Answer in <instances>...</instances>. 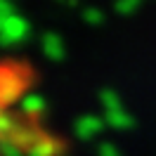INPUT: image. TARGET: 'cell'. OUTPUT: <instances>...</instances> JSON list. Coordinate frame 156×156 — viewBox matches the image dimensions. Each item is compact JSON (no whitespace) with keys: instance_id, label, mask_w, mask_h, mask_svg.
<instances>
[{"instance_id":"1","label":"cell","mask_w":156,"mask_h":156,"mask_svg":"<svg viewBox=\"0 0 156 156\" xmlns=\"http://www.w3.org/2000/svg\"><path fill=\"white\" fill-rule=\"evenodd\" d=\"M26 83H29V69L19 64H2L0 66V107L5 109L12 102H17Z\"/></svg>"},{"instance_id":"2","label":"cell","mask_w":156,"mask_h":156,"mask_svg":"<svg viewBox=\"0 0 156 156\" xmlns=\"http://www.w3.org/2000/svg\"><path fill=\"white\" fill-rule=\"evenodd\" d=\"M29 36V21L24 19L21 14H12L2 21V31H0V45L2 48H10V45H17Z\"/></svg>"},{"instance_id":"3","label":"cell","mask_w":156,"mask_h":156,"mask_svg":"<svg viewBox=\"0 0 156 156\" xmlns=\"http://www.w3.org/2000/svg\"><path fill=\"white\" fill-rule=\"evenodd\" d=\"M104 118L99 116H92V114H83V116L76 118V123H73V135L78 140H83V142H88L92 137H97L102 130H104Z\"/></svg>"},{"instance_id":"4","label":"cell","mask_w":156,"mask_h":156,"mask_svg":"<svg viewBox=\"0 0 156 156\" xmlns=\"http://www.w3.org/2000/svg\"><path fill=\"white\" fill-rule=\"evenodd\" d=\"M40 48H43V55L50 59V62H62L64 55H66V48H64V40L59 33H43V38H40Z\"/></svg>"},{"instance_id":"5","label":"cell","mask_w":156,"mask_h":156,"mask_svg":"<svg viewBox=\"0 0 156 156\" xmlns=\"http://www.w3.org/2000/svg\"><path fill=\"white\" fill-rule=\"evenodd\" d=\"M19 111L26 118H40L43 114H45V99L40 97V95H36V92H29V95L21 97Z\"/></svg>"},{"instance_id":"6","label":"cell","mask_w":156,"mask_h":156,"mask_svg":"<svg viewBox=\"0 0 156 156\" xmlns=\"http://www.w3.org/2000/svg\"><path fill=\"white\" fill-rule=\"evenodd\" d=\"M104 123L111 130H130L135 126V118L130 116V111L118 109V111H104Z\"/></svg>"},{"instance_id":"7","label":"cell","mask_w":156,"mask_h":156,"mask_svg":"<svg viewBox=\"0 0 156 156\" xmlns=\"http://www.w3.org/2000/svg\"><path fill=\"white\" fill-rule=\"evenodd\" d=\"M59 149H62V144H59L55 137L43 135L38 142L31 147L29 151H26V156H57V154H59Z\"/></svg>"},{"instance_id":"8","label":"cell","mask_w":156,"mask_h":156,"mask_svg":"<svg viewBox=\"0 0 156 156\" xmlns=\"http://www.w3.org/2000/svg\"><path fill=\"white\" fill-rule=\"evenodd\" d=\"M99 104L104 107V111H118V109H123V102L118 97V92L116 90H109V88H104L99 92Z\"/></svg>"},{"instance_id":"9","label":"cell","mask_w":156,"mask_h":156,"mask_svg":"<svg viewBox=\"0 0 156 156\" xmlns=\"http://www.w3.org/2000/svg\"><path fill=\"white\" fill-rule=\"evenodd\" d=\"M140 2L142 0H116L114 2V10L121 14V17H130V14H135L140 10Z\"/></svg>"},{"instance_id":"10","label":"cell","mask_w":156,"mask_h":156,"mask_svg":"<svg viewBox=\"0 0 156 156\" xmlns=\"http://www.w3.org/2000/svg\"><path fill=\"white\" fill-rule=\"evenodd\" d=\"M83 21L90 24V26H99V24H104V14L97 7H85L83 10Z\"/></svg>"},{"instance_id":"11","label":"cell","mask_w":156,"mask_h":156,"mask_svg":"<svg viewBox=\"0 0 156 156\" xmlns=\"http://www.w3.org/2000/svg\"><path fill=\"white\" fill-rule=\"evenodd\" d=\"M0 156H26V151H24L17 142L2 140V142H0Z\"/></svg>"},{"instance_id":"12","label":"cell","mask_w":156,"mask_h":156,"mask_svg":"<svg viewBox=\"0 0 156 156\" xmlns=\"http://www.w3.org/2000/svg\"><path fill=\"white\" fill-rule=\"evenodd\" d=\"M14 121H17V118H12L10 114H5V109L0 107V142L10 135V130H12V126H14Z\"/></svg>"},{"instance_id":"13","label":"cell","mask_w":156,"mask_h":156,"mask_svg":"<svg viewBox=\"0 0 156 156\" xmlns=\"http://www.w3.org/2000/svg\"><path fill=\"white\" fill-rule=\"evenodd\" d=\"M97 154L99 156H121V151H118L116 144H111V142H102L99 149H97Z\"/></svg>"},{"instance_id":"14","label":"cell","mask_w":156,"mask_h":156,"mask_svg":"<svg viewBox=\"0 0 156 156\" xmlns=\"http://www.w3.org/2000/svg\"><path fill=\"white\" fill-rule=\"evenodd\" d=\"M14 14V7H12L10 0H0V19H7Z\"/></svg>"},{"instance_id":"15","label":"cell","mask_w":156,"mask_h":156,"mask_svg":"<svg viewBox=\"0 0 156 156\" xmlns=\"http://www.w3.org/2000/svg\"><path fill=\"white\" fill-rule=\"evenodd\" d=\"M57 2L66 5V7H76V5H78V0H57Z\"/></svg>"}]
</instances>
